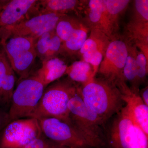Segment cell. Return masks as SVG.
<instances>
[{
    "label": "cell",
    "instance_id": "obj_1",
    "mask_svg": "<svg viewBox=\"0 0 148 148\" xmlns=\"http://www.w3.org/2000/svg\"><path fill=\"white\" fill-rule=\"evenodd\" d=\"M85 106L105 124L125 106L118 88L103 78L95 77L80 88Z\"/></svg>",
    "mask_w": 148,
    "mask_h": 148
},
{
    "label": "cell",
    "instance_id": "obj_23",
    "mask_svg": "<svg viewBox=\"0 0 148 148\" xmlns=\"http://www.w3.org/2000/svg\"><path fill=\"white\" fill-rule=\"evenodd\" d=\"M83 23L81 18L75 15H63L58 20L56 27V33L62 42H64Z\"/></svg>",
    "mask_w": 148,
    "mask_h": 148
},
{
    "label": "cell",
    "instance_id": "obj_24",
    "mask_svg": "<svg viewBox=\"0 0 148 148\" xmlns=\"http://www.w3.org/2000/svg\"><path fill=\"white\" fill-rule=\"evenodd\" d=\"M16 81L15 73L13 69H10L6 76L1 88L0 92V102L8 104L11 101L14 86Z\"/></svg>",
    "mask_w": 148,
    "mask_h": 148
},
{
    "label": "cell",
    "instance_id": "obj_25",
    "mask_svg": "<svg viewBox=\"0 0 148 148\" xmlns=\"http://www.w3.org/2000/svg\"><path fill=\"white\" fill-rule=\"evenodd\" d=\"M135 60L138 69V77L140 84L146 82L148 72V61L145 56L141 51L136 49Z\"/></svg>",
    "mask_w": 148,
    "mask_h": 148
},
{
    "label": "cell",
    "instance_id": "obj_4",
    "mask_svg": "<svg viewBox=\"0 0 148 148\" xmlns=\"http://www.w3.org/2000/svg\"><path fill=\"white\" fill-rule=\"evenodd\" d=\"M46 87L38 70L27 77L18 80V85L14 91L8 112L12 121L30 117Z\"/></svg>",
    "mask_w": 148,
    "mask_h": 148
},
{
    "label": "cell",
    "instance_id": "obj_22",
    "mask_svg": "<svg viewBox=\"0 0 148 148\" xmlns=\"http://www.w3.org/2000/svg\"><path fill=\"white\" fill-rule=\"evenodd\" d=\"M66 74L73 81L86 84L95 77L93 69L90 64L80 60L76 61L67 67Z\"/></svg>",
    "mask_w": 148,
    "mask_h": 148
},
{
    "label": "cell",
    "instance_id": "obj_6",
    "mask_svg": "<svg viewBox=\"0 0 148 148\" xmlns=\"http://www.w3.org/2000/svg\"><path fill=\"white\" fill-rule=\"evenodd\" d=\"M42 134L36 119L28 118L12 121L0 132V148H24Z\"/></svg>",
    "mask_w": 148,
    "mask_h": 148
},
{
    "label": "cell",
    "instance_id": "obj_20",
    "mask_svg": "<svg viewBox=\"0 0 148 148\" xmlns=\"http://www.w3.org/2000/svg\"><path fill=\"white\" fill-rule=\"evenodd\" d=\"M89 36L80 49L78 54L82 55L86 52L100 51L106 53L111 40L103 32L96 29L90 30Z\"/></svg>",
    "mask_w": 148,
    "mask_h": 148
},
{
    "label": "cell",
    "instance_id": "obj_19",
    "mask_svg": "<svg viewBox=\"0 0 148 148\" xmlns=\"http://www.w3.org/2000/svg\"><path fill=\"white\" fill-rule=\"evenodd\" d=\"M127 44L128 55L123 68V77L125 82L129 83L130 89L134 92L139 93L141 84L138 79V69L135 60V51L137 47L127 43Z\"/></svg>",
    "mask_w": 148,
    "mask_h": 148
},
{
    "label": "cell",
    "instance_id": "obj_28",
    "mask_svg": "<svg viewBox=\"0 0 148 148\" xmlns=\"http://www.w3.org/2000/svg\"><path fill=\"white\" fill-rule=\"evenodd\" d=\"M11 121L8 112L0 110V132Z\"/></svg>",
    "mask_w": 148,
    "mask_h": 148
},
{
    "label": "cell",
    "instance_id": "obj_9",
    "mask_svg": "<svg viewBox=\"0 0 148 148\" xmlns=\"http://www.w3.org/2000/svg\"><path fill=\"white\" fill-rule=\"evenodd\" d=\"M61 15L58 13L40 14L22 21L0 34L1 44L14 37H28L38 39L46 32L55 30Z\"/></svg>",
    "mask_w": 148,
    "mask_h": 148
},
{
    "label": "cell",
    "instance_id": "obj_12",
    "mask_svg": "<svg viewBox=\"0 0 148 148\" xmlns=\"http://www.w3.org/2000/svg\"><path fill=\"white\" fill-rule=\"evenodd\" d=\"M135 121L125 106L116 115L106 137L110 148H135L136 135Z\"/></svg>",
    "mask_w": 148,
    "mask_h": 148
},
{
    "label": "cell",
    "instance_id": "obj_16",
    "mask_svg": "<svg viewBox=\"0 0 148 148\" xmlns=\"http://www.w3.org/2000/svg\"><path fill=\"white\" fill-rule=\"evenodd\" d=\"M62 43L56 35L55 29L45 33L36 42L35 49L37 57L42 62L58 57Z\"/></svg>",
    "mask_w": 148,
    "mask_h": 148
},
{
    "label": "cell",
    "instance_id": "obj_11",
    "mask_svg": "<svg viewBox=\"0 0 148 148\" xmlns=\"http://www.w3.org/2000/svg\"><path fill=\"white\" fill-rule=\"evenodd\" d=\"M39 14V1H0V34Z\"/></svg>",
    "mask_w": 148,
    "mask_h": 148
},
{
    "label": "cell",
    "instance_id": "obj_7",
    "mask_svg": "<svg viewBox=\"0 0 148 148\" xmlns=\"http://www.w3.org/2000/svg\"><path fill=\"white\" fill-rule=\"evenodd\" d=\"M130 19L125 27V41L138 48L148 61V1H133Z\"/></svg>",
    "mask_w": 148,
    "mask_h": 148
},
{
    "label": "cell",
    "instance_id": "obj_3",
    "mask_svg": "<svg viewBox=\"0 0 148 148\" xmlns=\"http://www.w3.org/2000/svg\"><path fill=\"white\" fill-rule=\"evenodd\" d=\"M71 125L92 148H107L104 125L100 119L85 106L79 93L68 105Z\"/></svg>",
    "mask_w": 148,
    "mask_h": 148
},
{
    "label": "cell",
    "instance_id": "obj_26",
    "mask_svg": "<svg viewBox=\"0 0 148 148\" xmlns=\"http://www.w3.org/2000/svg\"><path fill=\"white\" fill-rule=\"evenodd\" d=\"M0 46V92L2 85L10 69H12L2 46Z\"/></svg>",
    "mask_w": 148,
    "mask_h": 148
},
{
    "label": "cell",
    "instance_id": "obj_15",
    "mask_svg": "<svg viewBox=\"0 0 148 148\" xmlns=\"http://www.w3.org/2000/svg\"><path fill=\"white\" fill-rule=\"evenodd\" d=\"M88 1L87 0H40V13H56L73 15L82 18Z\"/></svg>",
    "mask_w": 148,
    "mask_h": 148
},
{
    "label": "cell",
    "instance_id": "obj_18",
    "mask_svg": "<svg viewBox=\"0 0 148 148\" xmlns=\"http://www.w3.org/2000/svg\"><path fill=\"white\" fill-rule=\"evenodd\" d=\"M68 66L63 60L58 57L42 62V66L38 71L46 86L65 75Z\"/></svg>",
    "mask_w": 148,
    "mask_h": 148
},
{
    "label": "cell",
    "instance_id": "obj_8",
    "mask_svg": "<svg viewBox=\"0 0 148 148\" xmlns=\"http://www.w3.org/2000/svg\"><path fill=\"white\" fill-rule=\"evenodd\" d=\"M38 120L43 135L59 145L71 148H92L71 125L54 118Z\"/></svg>",
    "mask_w": 148,
    "mask_h": 148
},
{
    "label": "cell",
    "instance_id": "obj_10",
    "mask_svg": "<svg viewBox=\"0 0 148 148\" xmlns=\"http://www.w3.org/2000/svg\"><path fill=\"white\" fill-rule=\"evenodd\" d=\"M127 55L126 42L119 37L113 39L109 43L98 73L101 77L114 84L118 81H125L123 70Z\"/></svg>",
    "mask_w": 148,
    "mask_h": 148
},
{
    "label": "cell",
    "instance_id": "obj_21",
    "mask_svg": "<svg viewBox=\"0 0 148 148\" xmlns=\"http://www.w3.org/2000/svg\"><path fill=\"white\" fill-rule=\"evenodd\" d=\"M131 1L130 0H106L108 18L115 37H118L121 18Z\"/></svg>",
    "mask_w": 148,
    "mask_h": 148
},
{
    "label": "cell",
    "instance_id": "obj_5",
    "mask_svg": "<svg viewBox=\"0 0 148 148\" xmlns=\"http://www.w3.org/2000/svg\"><path fill=\"white\" fill-rule=\"evenodd\" d=\"M37 40L31 37H14L8 40L2 46L9 61L19 80L32 74L36 58L35 45Z\"/></svg>",
    "mask_w": 148,
    "mask_h": 148
},
{
    "label": "cell",
    "instance_id": "obj_30",
    "mask_svg": "<svg viewBox=\"0 0 148 148\" xmlns=\"http://www.w3.org/2000/svg\"><path fill=\"white\" fill-rule=\"evenodd\" d=\"M57 148H71L68 147H64V146H60L59 145L58 146V147Z\"/></svg>",
    "mask_w": 148,
    "mask_h": 148
},
{
    "label": "cell",
    "instance_id": "obj_14",
    "mask_svg": "<svg viewBox=\"0 0 148 148\" xmlns=\"http://www.w3.org/2000/svg\"><path fill=\"white\" fill-rule=\"evenodd\" d=\"M83 21L90 29L103 32L110 39L115 38L108 18L106 0H89L83 14Z\"/></svg>",
    "mask_w": 148,
    "mask_h": 148
},
{
    "label": "cell",
    "instance_id": "obj_29",
    "mask_svg": "<svg viewBox=\"0 0 148 148\" xmlns=\"http://www.w3.org/2000/svg\"><path fill=\"white\" fill-rule=\"evenodd\" d=\"M140 95L142 100L145 104L146 106H148V87L146 86L140 91Z\"/></svg>",
    "mask_w": 148,
    "mask_h": 148
},
{
    "label": "cell",
    "instance_id": "obj_13",
    "mask_svg": "<svg viewBox=\"0 0 148 148\" xmlns=\"http://www.w3.org/2000/svg\"><path fill=\"white\" fill-rule=\"evenodd\" d=\"M121 93L125 107L145 134L148 136V106L143 102L140 93L132 91L127 83L119 80L115 83Z\"/></svg>",
    "mask_w": 148,
    "mask_h": 148
},
{
    "label": "cell",
    "instance_id": "obj_2",
    "mask_svg": "<svg viewBox=\"0 0 148 148\" xmlns=\"http://www.w3.org/2000/svg\"><path fill=\"white\" fill-rule=\"evenodd\" d=\"M80 87L68 77L52 83L45 89L29 118L38 120L54 118L70 124L68 105L71 99L79 93Z\"/></svg>",
    "mask_w": 148,
    "mask_h": 148
},
{
    "label": "cell",
    "instance_id": "obj_17",
    "mask_svg": "<svg viewBox=\"0 0 148 148\" xmlns=\"http://www.w3.org/2000/svg\"><path fill=\"white\" fill-rule=\"evenodd\" d=\"M90 31L89 28L83 23L68 40L62 43L59 54L65 57H72L78 54L87 39L88 34Z\"/></svg>",
    "mask_w": 148,
    "mask_h": 148
},
{
    "label": "cell",
    "instance_id": "obj_27",
    "mask_svg": "<svg viewBox=\"0 0 148 148\" xmlns=\"http://www.w3.org/2000/svg\"><path fill=\"white\" fill-rule=\"evenodd\" d=\"M59 145L49 140L42 134L24 148H57Z\"/></svg>",
    "mask_w": 148,
    "mask_h": 148
}]
</instances>
